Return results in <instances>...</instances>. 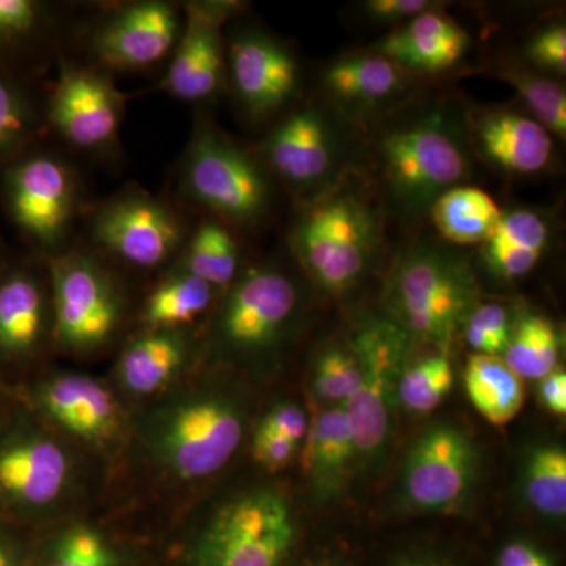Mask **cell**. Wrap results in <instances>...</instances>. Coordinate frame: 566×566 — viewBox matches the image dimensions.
Listing matches in <instances>:
<instances>
[{
    "label": "cell",
    "instance_id": "11",
    "mask_svg": "<svg viewBox=\"0 0 566 566\" xmlns=\"http://www.w3.org/2000/svg\"><path fill=\"white\" fill-rule=\"evenodd\" d=\"M480 475V452L463 428L436 423L416 439L401 471V501L428 515L455 512L471 497Z\"/></svg>",
    "mask_w": 566,
    "mask_h": 566
},
{
    "label": "cell",
    "instance_id": "33",
    "mask_svg": "<svg viewBox=\"0 0 566 566\" xmlns=\"http://www.w3.org/2000/svg\"><path fill=\"white\" fill-rule=\"evenodd\" d=\"M449 353L438 352L405 365L397 386V403L412 415H428L442 405L453 387Z\"/></svg>",
    "mask_w": 566,
    "mask_h": 566
},
{
    "label": "cell",
    "instance_id": "27",
    "mask_svg": "<svg viewBox=\"0 0 566 566\" xmlns=\"http://www.w3.org/2000/svg\"><path fill=\"white\" fill-rule=\"evenodd\" d=\"M428 212L438 233L455 245L485 244L504 214L491 193L464 185L442 193Z\"/></svg>",
    "mask_w": 566,
    "mask_h": 566
},
{
    "label": "cell",
    "instance_id": "42",
    "mask_svg": "<svg viewBox=\"0 0 566 566\" xmlns=\"http://www.w3.org/2000/svg\"><path fill=\"white\" fill-rule=\"evenodd\" d=\"M259 424L270 428L300 447L301 442L305 441L308 431V419L304 409L294 403H286V401L274 405L263 416Z\"/></svg>",
    "mask_w": 566,
    "mask_h": 566
},
{
    "label": "cell",
    "instance_id": "26",
    "mask_svg": "<svg viewBox=\"0 0 566 566\" xmlns=\"http://www.w3.org/2000/svg\"><path fill=\"white\" fill-rule=\"evenodd\" d=\"M549 234V226L538 212L504 211L493 237L483 244V262L502 281L526 277L545 255Z\"/></svg>",
    "mask_w": 566,
    "mask_h": 566
},
{
    "label": "cell",
    "instance_id": "49",
    "mask_svg": "<svg viewBox=\"0 0 566 566\" xmlns=\"http://www.w3.org/2000/svg\"><path fill=\"white\" fill-rule=\"evenodd\" d=\"M7 417H3L2 409H0V427H2L3 422H6Z\"/></svg>",
    "mask_w": 566,
    "mask_h": 566
},
{
    "label": "cell",
    "instance_id": "1",
    "mask_svg": "<svg viewBox=\"0 0 566 566\" xmlns=\"http://www.w3.org/2000/svg\"><path fill=\"white\" fill-rule=\"evenodd\" d=\"M382 222L371 197L353 182L329 186L294 222L290 244L316 289L344 296L363 283L381 245Z\"/></svg>",
    "mask_w": 566,
    "mask_h": 566
},
{
    "label": "cell",
    "instance_id": "37",
    "mask_svg": "<svg viewBox=\"0 0 566 566\" xmlns=\"http://www.w3.org/2000/svg\"><path fill=\"white\" fill-rule=\"evenodd\" d=\"M33 129V115L24 93L0 70V166L20 158Z\"/></svg>",
    "mask_w": 566,
    "mask_h": 566
},
{
    "label": "cell",
    "instance_id": "3",
    "mask_svg": "<svg viewBox=\"0 0 566 566\" xmlns=\"http://www.w3.org/2000/svg\"><path fill=\"white\" fill-rule=\"evenodd\" d=\"M382 182L395 207L424 214L468 177L463 134L446 111H431L390 129L378 142Z\"/></svg>",
    "mask_w": 566,
    "mask_h": 566
},
{
    "label": "cell",
    "instance_id": "5",
    "mask_svg": "<svg viewBox=\"0 0 566 566\" xmlns=\"http://www.w3.org/2000/svg\"><path fill=\"white\" fill-rule=\"evenodd\" d=\"M296 542L289 499L253 488L223 502L193 536L186 566H285Z\"/></svg>",
    "mask_w": 566,
    "mask_h": 566
},
{
    "label": "cell",
    "instance_id": "13",
    "mask_svg": "<svg viewBox=\"0 0 566 566\" xmlns=\"http://www.w3.org/2000/svg\"><path fill=\"white\" fill-rule=\"evenodd\" d=\"M93 238L115 259L153 270L169 262L185 238L181 221L166 203L147 193H123L93 218Z\"/></svg>",
    "mask_w": 566,
    "mask_h": 566
},
{
    "label": "cell",
    "instance_id": "12",
    "mask_svg": "<svg viewBox=\"0 0 566 566\" xmlns=\"http://www.w3.org/2000/svg\"><path fill=\"white\" fill-rule=\"evenodd\" d=\"M2 197L11 221L32 243L54 249L62 243L76 205V181L54 156L21 155L6 166Z\"/></svg>",
    "mask_w": 566,
    "mask_h": 566
},
{
    "label": "cell",
    "instance_id": "15",
    "mask_svg": "<svg viewBox=\"0 0 566 566\" xmlns=\"http://www.w3.org/2000/svg\"><path fill=\"white\" fill-rule=\"evenodd\" d=\"M234 9L232 2H192L185 20L164 87L188 103L207 102L221 92L227 80V52L222 24Z\"/></svg>",
    "mask_w": 566,
    "mask_h": 566
},
{
    "label": "cell",
    "instance_id": "18",
    "mask_svg": "<svg viewBox=\"0 0 566 566\" xmlns=\"http://www.w3.org/2000/svg\"><path fill=\"white\" fill-rule=\"evenodd\" d=\"M181 28L180 14L170 3H129L99 25L93 50L111 69H148L175 50Z\"/></svg>",
    "mask_w": 566,
    "mask_h": 566
},
{
    "label": "cell",
    "instance_id": "44",
    "mask_svg": "<svg viewBox=\"0 0 566 566\" xmlns=\"http://www.w3.org/2000/svg\"><path fill=\"white\" fill-rule=\"evenodd\" d=\"M495 566H554L545 549L528 539H512L502 547Z\"/></svg>",
    "mask_w": 566,
    "mask_h": 566
},
{
    "label": "cell",
    "instance_id": "36",
    "mask_svg": "<svg viewBox=\"0 0 566 566\" xmlns=\"http://www.w3.org/2000/svg\"><path fill=\"white\" fill-rule=\"evenodd\" d=\"M360 382V364L352 342H334L316 357L312 389L322 403L345 406Z\"/></svg>",
    "mask_w": 566,
    "mask_h": 566
},
{
    "label": "cell",
    "instance_id": "19",
    "mask_svg": "<svg viewBox=\"0 0 566 566\" xmlns=\"http://www.w3.org/2000/svg\"><path fill=\"white\" fill-rule=\"evenodd\" d=\"M33 403L55 427L87 444H107L120 430V409L114 395L91 376L44 379L33 392Z\"/></svg>",
    "mask_w": 566,
    "mask_h": 566
},
{
    "label": "cell",
    "instance_id": "7",
    "mask_svg": "<svg viewBox=\"0 0 566 566\" xmlns=\"http://www.w3.org/2000/svg\"><path fill=\"white\" fill-rule=\"evenodd\" d=\"M73 460L32 417L14 412L0 427V521L35 520L65 497Z\"/></svg>",
    "mask_w": 566,
    "mask_h": 566
},
{
    "label": "cell",
    "instance_id": "45",
    "mask_svg": "<svg viewBox=\"0 0 566 566\" xmlns=\"http://www.w3.org/2000/svg\"><path fill=\"white\" fill-rule=\"evenodd\" d=\"M536 394H538L539 403L551 415H566V375L560 367L553 374L546 375L545 378L538 379Z\"/></svg>",
    "mask_w": 566,
    "mask_h": 566
},
{
    "label": "cell",
    "instance_id": "2",
    "mask_svg": "<svg viewBox=\"0 0 566 566\" xmlns=\"http://www.w3.org/2000/svg\"><path fill=\"white\" fill-rule=\"evenodd\" d=\"M387 318L409 337L449 353L479 301L465 260L431 244H415L395 260L385 294Z\"/></svg>",
    "mask_w": 566,
    "mask_h": 566
},
{
    "label": "cell",
    "instance_id": "4",
    "mask_svg": "<svg viewBox=\"0 0 566 566\" xmlns=\"http://www.w3.org/2000/svg\"><path fill=\"white\" fill-rule=\"evenodd\" d=\"M244 416L229 395L192 392L169 401L148 423L147 441L164 471L197 482L221 471L243 441Z\"/></svg>",
    "mask_w": 566,
    "mask_h": 566
},
{
    "label": "cell",
    "instance_id": "25",
    "mask_svg": "<svg viewBox=\"0 0 566 566\" xmlns=\"http://www.w3.org/2000/svg\"><path fill=\"white\" fill-rule=\"evenodd\" d=\"M189 357L182 329L148 331L123 349L117 365L118 381L126 392L147 397L170 385Z\"/></svg>",
    "mask_w": 566,
    "mask_h": 566
},
{
    "label": "cell",
    "instance_id": "41",
    "mask_svg": "<svg viewBox=\"0 0 566 566\" xmlns=\"http://www.w3.org/2000/svg\"><path fill=\"white\" fill-rule=\"evenodd\" d=\"M300 446L275 433L270 428L259 424L252 439V455L262 468L279 472L290 465L296 457Z\"/></svg>",
    "mask_w": 566,
    "mask_h": 566
},
{
    "label": "cell",
    "instance_id": "6",
    "mask_svg": "<svg viewBox=\"0 0 566 566\" xmlns=\"http://www.w3.org/2000/svg\"><path fill=\"white\" fill-rule=\"evenodd\" d=\"M181 170L189 197L219 218L252 226L270 210L273 191L264 164L208 122L197 125Z\"/></svg>",
    "mask_w": 566,
    "mask_h": 566
},
{
    "label": "cell",
    "instance_id": "30",
    "mask_svg": "<svg viewBox=\"0 0 566 566\" xmlns=\"http://www.w3.org/2000/svg\"><path fill=\"white\" fill-rule=\"evenodd\" d=\"M214 290L210 283L178 270L153 290L142 322L148 331L182 329L210 308Z\"/></svg>",
    "mask_w": 566,
    "mask_h": 566
},
{
    "label": "cell",
    "instance_id": "35",
    "mask_svg": "<svg viewBox=\"0 0 566 566\" xmlns=\"http://www.w3.org/2000/svg\"><path fill=\"white\" fill-rule=\"evenodd\" d=\"M499 80L515 88L520 98L532 112V117L551 133V136L566 137V95L558 82L545 74L505 66L497 71Z\"/></svg>",
    "mask_w": 566,
    "mask_h": 566
},
{
    "label": "cell",
    "instance_id": "34",
    "mask_svg": "<svg viewBox=\"0 0 566 566\" xmlns=\"http://www.w3.org/2000/svg\"><path fill=\"white\" fill-rule=\"evenodd\" d=\"M32 566H122L117 547L98 528L76 524L61 532Z\"/></svg>",
    "mask_w": 566,
    "mask_h": 566
},
{
    "label": "cell",
    "instance_id": "22",
    "mask_svg": "<svg viewBox=\"0 0 566 566\" xmlns=\"http://www.w3.org/2000/svg\"><path fill=\"white\" fill-rule=\"evenodd\" d=\"M50 327V301L43 282L25 268L0 273V360L31 359Z\"/></svg>",
    "mask_w": 566,
    "mask_h": 566
},
{
    "label": "cell",
    "instance_id": "29",
    "mask_svg": "<svg viewBox=\"0 0 566 566\" xmlns=\"http://www.w3.org/2000/svg\"><path fill=\"white\" fill-rule=\"evenodd\" d=\"M562 334L556 324L535 312H520L502 360L521 379L538 381L558 368Z\"/></svg>",
    "mask_w": 566,
    "mask_h": 566
},
{
    "label": "cell",
    "instance_id": "43",
    "mask_svg": "<svg viewBox=\"0 0 566 566\" xmlns=\"http://www.w3.org/2000/svg\"><path fill=\"white\" fill-rule=\"evenodd\" d=\"M428 0H368L365 11L371 20L381 22H406L423 11L434 9Z\"/></svg>",
    "mask_w": 566,
    "mask_h": 566
},
{
    "label": "cell",
    "instance_id": "14",
    "mask_svg": "<svg viewBox=\"0 0 566 566\" xmlns=\"http://www.w3.org/2000/svg\"><path fill=\"white\" fill-rule=\"evenodd\" d=\"M125 98L99 71L63 63L48 104V117L80 150H103L117 139Z\"/></svg>",
    "mask_w": 566,
    "mask_h": 566
},
{
    "label": "cell",
    "instance_id": "48",
    "mask_svg": "<svg viewBox=\"0 0 566 566\" xmlns=\"http://www.w3.org/2000/svg\"><path fill=\"white\" fill-rule=\"evenodd\" d=\"M305 566H349L346 565L345 562L337 560V558L326 557V558H316V560L308 562Z\"/></svg>",
    "mask_w": 566,
    "mask_h": 566
},
{
    "label": "cell",
    "instance_id": "10",
    "mask_svg": "<svg viewBox=\"0 0 566 566\" xmlns=\"http://www.w3.org/2000/svg\"><path fill=\"white\" fill-rule=\"evenodd\" d=\"M52 314L59 344L91 353L114 337L123 316L122 294L98 260L73 252L50 264Z\"/></svg>",
    "mask_w": 566,
    "mask_h": 566
},
{
    "label": "cell",
    "instance_id": "32",
    "mask_svg": "<svg viewBox=\"0 0 566 566\" xmlns=\"http://www.w3.org/2000/svg\"><path fill=\"white\" fill-rule=\"evenodd\" d=\"M238 264L240 252L233 234L221 222L205 221L186 244L180 270L214 289H226L237 279Z\"/></svg>",
    "mask_w": 566,
    "mask_h": 566
},
{
    "label": "cell",
    "instance_id": "17",
    "mask_svg": "<svg viewBox=\"0 0 566 566\" xmlns=\"http://www.w3.org/2000/svg\"><path fill=\"white\" fill-rule=\"evenodd\" d=\"M227 74L238 99L255 118L273 115L292 103L301 85L293 52L259 32L233 41L227 51Z\"/></svg>",
    "mask_w": 566,
    "mask_h": 566
},
{
    "label": "cell",
    "instance_id": "9",
    "mask_svg": "<svg viewBox=\"0 0 566 566\" xmlns=\"http://www.w3.org/2000/svg\"><path fill=\"white\" fill-rule=\"evenodd\" d=\"M300 311V292L275 266H255L233 282L216 316L219 348L241 359H256L282 344Z\"/></svg>",
    "mask_w": 566,
    "mask_h": 566
},
{
    "label": "cell",
    "instance_id": "24",
    "mask_svg": "<svg viewBox=\"0 0 566 566\" xmlns=\"http://www.w3.org/2000/svg\"><path fill=\"white\" fill-rule=\"evenodd\" d=\"M324 92L334 104L352 114H368L394 103L406 88V71L370 51L348 55L326 66Z\"/></svg>",
    "mask_w": 566,
    "mask_h": 566
},
{
    "label": "cell",
    "instance_id": "47",
    "mask_svg": "<svg viewBox=\"0 0 566 566\" xmlns=\"http://www.w3.org/2000/svg\"><path fill=\"white\" fill-rule=\"evenodd\" d=\"M392 566H455L430 551H412L395 558Z\"/></svg>",
    "mask_w": 566,
    "mask_h": 566
},
{
    "label": "cell",
    "instance_id": "28",
    "mask_svg": "<svg viewBox=\"0 0 566 566\" xmlns=\"http://www.w3.org/2000/svg\"><path fill=\"white\" fill-rule=\"evenodd\" d=\"M469 401L483 419L495 427L512 422L523 409V379L497 356L471 354L464 368Z\"/></svg>",
    "mask_w": 566,
    "mask_h": 566
},
{
    "label": "cell",
    "instance_id": "38",
    "mask_svg": "<svg viewBox=\"0 0 566 566\" xmlns=\"http://www.w3.org/2000/svg\"><path fill=\"white\" fill-rule=\"evenodd\" d=\"M515 316L499 303H479L468 315L461 334L472 354L502 357L512 337Z\"/></svg>",
    "mask_w": 566,
    "mask_h": 566
},
{
    "label": "cell",
    "instance_id": "8",
    "mask_svg": "<svg viewBox=\"0 0 566 566\" xmlns=\"http://www.w3.org/2000/svg\"><path fill=\"white\" fill-rule=\"evenodd\" d=\"M360 364V382L344 406L352 424L357 463H371L385 453L392 431L397 386L409 360L411 337L390 318H368L352 337Z\"/></svg>",
    "mask_w": 566,
    "mask_h": 566
},
{
    "label": "cell",
    "instance_id": "23",
    "mask_svg": "<svg viewBox=\"0 0 566 566\" xmlns=\"http://www.w3.org/2000/svg\"><path fill=\"white\" fill-rule=\"evenodd\" d=\"M357 464L352 424L344 406L318 412L305 436L304 471L316 501L340 497Z\"/></svg>",
    "mask_w": 566,
    "mask_h": 566
},
{
    "label": "cell",
    "instance_id": "31",
    "mask_svg": "<svg viewBox=\"0 0 566 566\" xmlns=\"http://www.w3.org/2000/svg\"><path fill=\"white\" fill-rule=\"evenodd\" d=\"M524 501L545 520L566 516V452L560 444L545 442L528 450L521 475Z\"/></svg>",
    "mask_w": 566,
    "mask_h": 566
},
{
    "label": "cell",
    "instance_id": "16",
    "mask_svg": "<svg viewBox=\"0 0 566 566\" xmlns=\"http://www.w3.org/2000/svg\"><path fill=\"white\" fill-rule=\"evenodd\" d=\"M268 172L300 191L324 188L333 180L340 147L333 126L312 106L292 112L262 145Z\"/></svg>",
    "mask_w": 566,
    "mask_h": 566
},
{
    "label": "cell",
    "instance_id": "40",
    "mask_svg": "<svg viewBox=\"0 0 566 566\" xmlns=\"http://www.w3.org/2000/svg\"><path fill=\"white\" fill-rule=\"evenodd\" d=\"M526 59L546 73L564 76L566 73V29L560 22L546 25L527 41Z\"/></svg>",
    "mask_w": 566,
    "mask_h": 566
},
{
    "label": "cell",
    "instance_id": "20",
    "mask_svg": "<svg viewBox=\"0 0 566 566\" xmlns=\"http://www.w3.org/2000/svg\"><path fill=\"white\" fill-rule=\"evenodd\" d=\"M469 46V33L455 20L430 9L403 22L374 44L371 51L390 59L401 70L434 76L455 69Z\"/></svg>",
    "mask_w": 566,
    "mask_h": 566
},
{
    "label": "cell",
    "instance_id": "21",
    "mask_svg": "<svg viewBox=\"0 0 566 566\" xmlns=\"http://www.w3.org/2000/svg\"><path fill=\"white\" fill-rule=\"evenodd\" d=\"M474 137L483 158L506 174L535 175L545 170L553 159L551 133L521 112H483L474 123Z\"/></svg>",
    "mask_w": 566,
    "mask_h": 566
},
{
    "label": "cell",
    "instance_id": "46",
    "mask_svg": "<svg viewBox=\"0 0 566 566\" xmlns=\"http://www.w3.org/2000/svg\"><path fill=\"white\" fill-rule=\"evenodd\" d=\"M32 557L11 524L0 521V566H32Z\"/></svg>",
    "mask_w": 566,
    "mask_h": 566
},
{
    "label": "cell",
    "instance_id": "39",
    "mask_svg": "<svg viewBox=\"0 0 566 566\" xmlns=\"http://www.w3.org/2000/svg\"><path fill=\"white\" fill-rule=\"evenodd\" d=\"M43 21L44 7L35 0H0V55L28 43Z\"/></svg>",
    "mask_w": 566,
    "mask_h": 566
}]
</instances>
